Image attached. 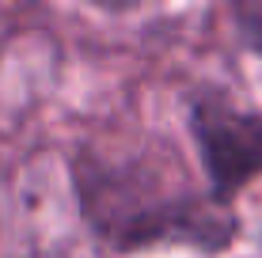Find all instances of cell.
I'll return each instance as SVG.
<instances>
[{
    "mask_svg": "<svg viewBox=\"0 0 262 258\" xmlns=\"http://www.w3.org/2000/svg\"><path fill=\"white\" fill-rule=\"evenodd\" d=\"M194 133L202 140V156L221 194L236 190L262 171V118L239 114L228 106L205 103L194 114Z\"/></svg>",
    "mask_w": 262,
    "mask_h": 258,
    "instance_id": "1",
    "label": "cell"
},
{
    "mask_svg": "<svg viewBox=\"0 0 262 258\" xmlns=\"http://www.w3.org/2000/svg\"><path fill=\"white\" fill-rule=\"evenodd\" d=\"M236 19L243 27V38L262 53V0H247V4H239L236 8Z\"/></svg>",
    "mask_w": 262,
    "mask_h": 258,
    "instance_id": "2",
    "label": "cell"
}]
</instances>
